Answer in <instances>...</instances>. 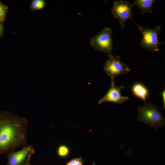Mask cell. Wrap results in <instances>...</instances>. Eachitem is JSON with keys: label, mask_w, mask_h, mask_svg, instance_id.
Here are the masks:
<instances>
[{"label": "cell", "mask_w": 165, "mask_h": 165, "mask_svg": "<svg viewBox=\"0 0 165 165\" xmlns=\"http://www.w3.org/2000/svg\"><path fill=\"white\" fill-rule=\"evenodd\" d=\"M27 121L8 111L0 112V155L27 145Z\"/></svg>", "instance_id": "6da1fadb"}, {"label": "cell", "mask_w": 165, "mask_h": 165, "mask_svg": "<svg viewBox=\"0 0 165 165\" xmlns=\"http://www.w3.org/2000/svg\"><path fill=\"white\" fill-rule=\"evenodd\" d=\"M137 119L155 130L165 125V119L157 106L150 102L138 107Z\"/></svg>", "instance_id": "7a4b0ae2"}, {"label": "cell", "mask_w": 165, "mask_h": 165, "mask_svg": "<svg viewBox=\"0 0 165 165\" xmlns=\"http://www.w3.org/2000/svg\"><path fill=\"white\" fill-rule=\"evenodd\" d=\"M112 30L106 27L90 39V46L96 50L107 54L108 57L112 56L113 41Z\"/></svg>", "instance_id": "3957f363"}, {"label": "cell", "mask_w": 165, "mask_h": 165, "mask_svg": "<svg viewBox=\"0 0 165 165\" xmlns=\"http://www.w3.org/2000/svg\"><path fill=\"white\" fill-rule=\"evenodd\" d=\"M142 35V38L140 44L141 47L151 52L159 51V46L163 43L159 42L158 34L160 33L161 27L159 25L152 29L142 27L135 23Z\"/></svg>", "instance_id": "277c9868"}, {"label": "cell", "mask_w": 165, "mask_h": 165, "mask_svg": "<svg viewBox=\"0 0 165 165\" xmlns=\"http://www.w3.org/2000/svg\"><path fill=\"white\" fill-rule=\"evenodd\" d=\"M108 57L104 66V70L106 74L110 78L111 83H114V80L116 77L128 73L130 69L121 61L119 56L114 57L112 55Z\"/></svg>", "instance_id": "5b68a950"}, {"label": "cell", "mask_w": 165, "mask_h": 165, "mask_svg": "<svg viewBox=\"0 0 165 165\" xmlns=\"http://www.w3.org/2000/svg\"><path fill=\"white\" fill-rule=\"evenodd\" d=\"M131 4L129 2L123 0L115 1L111 8L112 14L118 20L120 25L123 29L125 26L126 21L132 19L133 13Z\"/></svg>", "instance_id": "8992f818"}, {"label": "cell", "mask_w": 165, "mask_h": 165, "mask_svg": "<svg viewBox=\"0 0 165 165\" xmlns=\"http://www.w3.org/2000/svg\"><path fill=\"white\" fill-rule=\"evenodd\" d=\"M35 152V150L31 145H26L16 152L10 151L7 155V165H24L28 156L32 155Z\"/></svg>", "instance_id": "52a82bcc"}, {"label": "cell", "mask_w": 165, "mask_h": 165, "mask_svg": "<svg viewBox=\"0 0 165 165\" xmlns=\"http://www.w3.org/2000/svg\"><path fill=\"white\" fill-rule=\"evenodd\" d=\"M127 88L122 84L120 86H116L115 83H111L110 87L106 94L98 101L101 104L105 102H111L118 104H121L124 101L128 100L129 98L128 96H123L121 94V90Z\"/></svg>", "instance_id": "ba28073f"}, {"label": "cell", "mask_w": 165, "mask_h": 165, "mask_svg": "<svg viewBox=\"0 0 165 165\" xmlns=\"http://www.w3.org/2000/svg\"><path fill=\"white\" fill-rule=\"evenodd\" d=\"M131 92L135 97L142 100L145 103L149 94L148 88L142 83L137 82L134 83L131 87Z\"/></svg>", "instance_id": "9c48e42d"}, {"label": "cell", "mask_w": 165, "mask_h": 165, "mask_svg": "<svg viewBox=\"0 0 165 165\" xmlns=\"http://www.w3.org/2000/svg\"><path fill=\"white\" fill-rule=\"evenodd\" d=\"M154 0H135L132 4V7L137 6L140 9L142 15L146 13H152V7Z\"/></svg>", "instance_id": "30bf717a"}, {"label": "cell", "mask_w": 165, "mask_h": 165, "mask_svg": "<svg viewBox=\"0 0 165 165\" xmlns=\"http://www.w3.org/2000/svg\"><path fill=\"white\" fill-rule=\"evenodd\" d=\"M57 153L58 156L60 157H66L69 154L70 149L66 145H61L57 148Z\"/></svg>", "instance_id": "8fae6325"}, {"label": "cell", "mask_w": 165, "mask_h": 165, "mask_svg": "<svg viewBox=\"0 0 165 165\" xmlns=\"http://www.w3.org/2000/svg\"><path fill=\"white\" fill-rule=\"evenodd\" d=\"M45 5V1L43 0H34L31 5V9L34 10H41L43 9Z\"/></svg>", "instance_id": "7c38bea8"}, {"label": "cell", "mask_w": 165, "mask_h": 165, "mask_svg": "<svg viewBox=\"0 0 165 165\" xmlns=\"http://www.w3.org/2000/svg\"><path fill=\"white\" fill-rule=\"evenodd\" d=\"M8 9V6L3 4L0 1V23H2L4 21Z\"/></svg>", "instance_id": "4fadbf2b"}, {"label": "cell", "mask_w": 165, "mask_h": 165, "mask_svg": "<svg viewBox=\"0 0 165 165\" xmlns=\"http://www.w3.org/2000/svg\"><path fill=\"white\" fill-rule=\"evenodd\" d=\"M83 161L81 157L74 158L68 162L66 165H83Z\"/></svg>", "instance_id": "5bb4252c"}, {"label": "cell", "mask_w": 165, "mask_h": 165, "mask_svg": "<svg viewBox=\"0 0 165 165\" xmlns=\"http://www.w3.org/2000/svg\"><path fill=\"white\" fill-rule=\"evenodd\" d=\"M161 94L162 96L163 101V108H165V89L161 92Z\"/></svg>", "instance_id": "9a60e30c"}, {"label": "cell", "mask_w": 165, "mask_h": 165, "mask_svg": "<svg viewBox=\"0 0 165 165\" xmlns=\"http://www.w3.org/2000/svg\"><path fill=\"white\" fill-rule=\"evenodd\" d=\"M4 30V26L2 23H0V38L2 36Z\"/></svg>", "instance_id": "2e32d148"}, {"label": "cell", "mask_w": 165, "mask_h": 165, "mask_svg": "<svg viewBox=\"0 0 165 165\" xmlns=\"http://www.w3.org/2000/svg\"><path fill=\"white\" fill-rule=\"evenodd\" d=\"M32 156V155H30L28 156L24 165H31L30 163V159L31 157Z\"/></svg>", "instance_id": "e0dca14e"}, {"label": "cell", "mask_w": 165, "mask_h": 165, "mask_svg": "<svg viewBox=\"0 0 165 165\" xmlns=\"http://www.w3.org/2000/svg\"><path fill=\"white\" fill-rule=\"evenodd\" d=\"M92 165H95V163H93Z\"/></svg>", "instance_id": "ac0fdd59"}]
</instances>
